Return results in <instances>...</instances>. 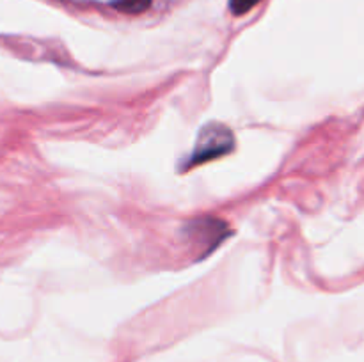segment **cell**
Here are the masks:
<instances>
[{"label": "cell", "mask_w": 364, "mask_h": 362, "mask_svg": "<svg viewBox=\"0 0 364 362\" xmlns=\"http://www.w3.org/2000/svg\"><path fill=\"white\" fill-rule=\"evenodd\" d=\"M235 137L233 131L223 123H208L201 128L196 141L192 155L188 158L187 167L203 165L206 162L219 158V156L228 155L233 151Z\"/></svg>", "instance_id": "1"}, {"label": "cell", "mask_w": 364, "mask_h": 362, "mask_svg": "<svg viewBox=\"0 0 364 362\" xmlns=\"http://www.w3.org/2000/svg\"><path fill=\"white\" fill-rule=\"evenodd\" d=\"M224 229H226V222H223V220H196L191 226V238H194L196 243L203 247V252L208 254L224 240V236H226Z\"/></svg>", "instance_id": "2"}, {"label": "cell", "mask_w": 364, "mask_h": 362, "mask_svg": "<svg viewBox=\"0 0 364 362\" xmlns=\"http://www.w3.org/2000/svg\"><path fill=\"white\" fill-rule=\"evenodd\" d=\"M112 6L117 11H123L128 14H139L144 13L149 6H151V0H114Z\"/></svg>", "instance_id": "3"}, {"label": "cell", "mask_w": 364, "mask_h": 362, "mask_svg": "<svg viewBox=\"0 0 364 362\" xmlns=\"http://www.w3.org/2000/svg\"><path fill=\"white\" fill-rule=\"evenodd\" d=\"M259 2L262 0H230V9L235 16H242V14H247Z\"/></svg>", "instance_id": "4"}]
</instances>
